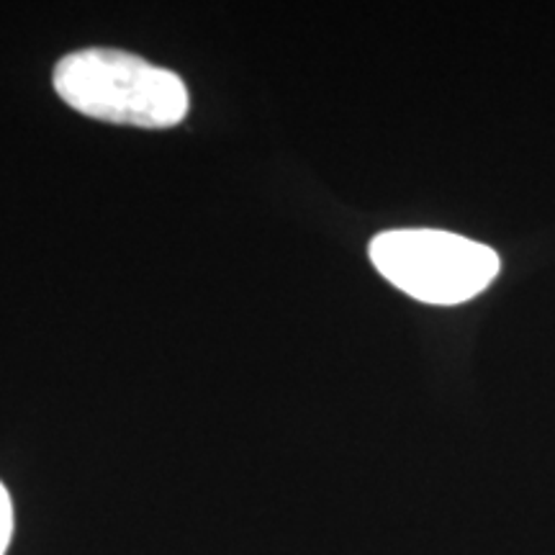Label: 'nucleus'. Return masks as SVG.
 Listing matches in <instances>:
<instances>
[{
	"instance_id": "obj_2",
	"label": "nucleus",
	"mask_w": 555,
	"mask_h": 555,
	"mask_svg": "<svg viewBox=\"0 0 555 555\" xmlns=\"http://www.w3.org/2000/svg\"><path fill=\"white\" fill-rule=\"evenodd\" d=\"M373 268L401 294L435 307L466 304L494 283L499 255L442 229H391L373 237Z\"/></svg>"
},
{
	"instance_id": "obj_3",
	"label": "nucleus",
	"mask_w": 555,
	"mask_h": 555,
	"mask_svg": "<svg viewBox=\"0 0 555 555\" xmlns=\"http://www.w3.org/2000/svg\"><path fill=\"white\" fill-rule=\"evenodd\" d=\"M13 538V502L9 489L0 483V555L9 553Z\"/></svg>"
},
{
	"instance_id": "obj_1",
	"label": "nucleus",
	"mask_w": 555,
	"mask_h": 555,
	"mask_svg": "<svg viewBox=\"0 0 555 555\" xmlns=\"http://www.w3.org/2000/svg\"><path fill=\"white\" fill-rule=\"evenodd\" d=\"M54 90L88 119L137 129H172L191 108L189 88L168 67L124 50L69 52L52 75Z\"/></svg>"
}]
</instances>
